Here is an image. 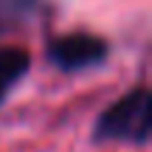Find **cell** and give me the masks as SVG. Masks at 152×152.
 <instances>
[{"instance_id":"3","label":"cell","mask_w":152,"mask_h":152,"mask_svg":"<svg viewBox=\"0 0 152 152\" xmlns=\"http://www.w3.org/2000/svg\"><path fill=\"white\" fill-rule=\"evenodd\" d=\"M31 56L23 48H0V104L9 96V90L26 76Z\"/></svg>"},{"instance_id":"2","label":"cell","mask_w":152,"mask_h":152,"mask_svg":"<svg viewBox=\"0 0 152 152\" xmlns=\"http://www.w3.org/2000/svg\"><path fill=\"white\" fill-rule=\"evenodd\" d=\"M104 56H107V42L96 34H65L48 42V59L68 73L96 68L104 62Z\"/></svg>"},{"instance_id":"1","label":"cell","mask_w":152,"mask_h":152,"mask_svg":"<svg viewBox=\"0 0 152 152\" xmlns=\"http://www.w3.org/2000/svg\"><path fill=\"white\" fill-rule=\"evenodd\" d=\"M149 115H152V102L149 90L138 87V90L127 93L124 99L107 107L96 121V141H130V144H147L149 138Z\"/></svg>"}]
</instances>
